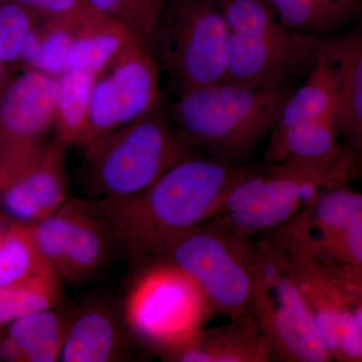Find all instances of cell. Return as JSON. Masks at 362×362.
I'll use <instances>...</instances> for the list:
<instances>
[{
  "mask_svg": "<svg viewBox=\"0 0 362 362\" xmlns=\"http://www.w3.org/2000/svg\"><path fill=\"white\" fill-rule=\"evenodd\" d=\"M246 168L192 153L138 194L90 201L110 226L120 254L152 258L171 240L211 220Z\"/></svg>",
  "mask_w": 362,
  "mask_h": 362,
  "instance_id": "obj_1",
  "label": "cell"
},
{
  "mask_svg": "<svg viewBox=\"0 0 362 362\" xmlns=\"http://www.w3.org/2000/svg\"><path fill=\"white\" fill-rule=\"evenodd\" d=\"M362 175V154L349 148L327 160L286 159L246 168L209 220L240 240L284 225L321 192L347 187Z\"/></svg>",
  "mask_w": 362,
  "mask_h": 362,
  "instance_id": "obj_2",
  "label": "cell"
},
{
  "mask_svg": "<svg viewBox=\"0 0 362 362\" xmlns=\"http://www.w3.org/2000/svg\"><path fill=\"white\" fill-rule=\"evenodd\" d=\"M290 95L284 84L251 87L216 83L178 95L168 117L194 148L240 163L272 132Z\"/></svg>",
  "mask_w": 362,
  "mask_h": 362,
  "instance_id": "obj_3",
  "label": "cell"
},
{
  "mask_svg": "<svg viewBox=\"0 0 362 362\" xmlns=\"http://www.w3.org/2000/svg\"><path fill=\"white\" fill-rule=\"evenodd\" d=\"M159 107L82 147L92 199L138 194L194 153Z\"/></svg>",
  "mask_w": 362,
  "mask_h": 362,
  "instance_id": "obj_4",
  "label": "cell"
},
{
  "mask_svg": "<svg viewBox=\"0 0 362 362\" xmlns=\"http://www.w3.org/2000/svg\"><path fill=\"white\" fill-rule=\"evenodd\" d=\"M254 279L252 316L274 361H332L293 275L287 255L271 238L249 244Z\"/></svg>",
  "mask_w": 362,
  "mask_h": 362,
  "instance_id": "obj_5",
  "label": "cell"
},
{
  "mask_svg": "<svg viewBox=\"0 0 362 362\" xmlns=\"http://www.w3.org/2000/svg\"><path fill=\"white\" fill-rule=\"evenodd\" d=\"M153 262L131 286L123 316L133 337L162 356L194 339L213 312L192 279L171 264Z\"/></svg>",
  "mask_w": 362,
  "mask_h": 362,
  "instance_id": "obj_6",
  "label": "cell"
},
{
  "mask_svg": "<svg viewBox=\"0 0 362 362\" xmlns=\"http://www.w3.org/2000/svg\"><path fill=\"white\" fill-rule=\"evenodd\" d=\"M250 242L233 238L209 221L171 240L152 258L192 279L213 313L242 318L252 315L254 304Z\"/></svg>",
  "mask_w": 362,
  "mask_h": 362,
  "instance_id": "obj_7",
  "label": "cell"
},
{
  "mask_svg": "<svg viewBox=\"0 0 362 362\" xmlns=\"http://www.w3.org/2000/svg\"><path fill=\"white\" fill-rule=\"evenodd\" d=\"M156 49L178 95L223 82L230 28L218 0H173L164 9Z\"/></svg>",
  "mask_w": 362,
  "mask_h": 362,
  "instance_id": "obj_8",
  "label": "cell"
},
{
  "mask_svg": "<svg viewBox=\"0 0 362 362\" xmlns=\"http://www.w3.org/2000/svg\"><path fill=\"white\" fill-rule=\"evenodd\" d=\"M230 28L223 82L275 87L284 84L302 54H312L303 33L283 25L265 0H218Z\"/></svg>",
  "mask_w": 362,
  "mask_h": 362,
  "instance_id": "obj_9",
  "label": "cell"
},
{
  "mask_svg": "<svg viewBox=\"0 0 362 362\" xmlns=\"http://www.w3.org/2000/svg\"><path fill=\"white\" fill-rule=\"evenodd\" d=\"M40 257L62 282H87L119 252L108 223L90 199L69 201L56 214L28 223Z\"/></svg>",
  "mask_w": 362,
  "mask_h": 362,
  "instance_id": "obj_10",
  "label": "cell"
},
{
  "mask_svg": "<svg viewBox=\"0 0 362 362\" xmlns=\"http://www.w3.org/2000/svg\"><path fill=\"white\" fill-rule=\"evenodd\" d=\"M160 65L140 40L130 42L98 76L93 89L89 123L78 146L118 130L160 106Z\"/></svg>",
  "mask_w": 362,
  "mask_h": 362,
  "instance_id": "obj_11",
  "label": "cell"
},
{
  "mask_svg": "<svg viewBox=\"0 0 362 362\" xmlns=\"http://www.w3.org/2000/svg\"><path fill=\"white\" fill-rule=\"evenodd\" d=\"M271 239L284 250L295 280L332 361L362 362V339L349 297L339 281L285 225Z\"/></svg>",
  "mask_w": 362,
  "mask_h": 362,
  "instance_id": "obj_12",
  "label": "cell"
},
{
  "mask_svg": "<svg viewBox=\"0 0 362 362\" xmlns=\"http://www.w3.org/2000/svg\"><path fill=\"white\" fill-rule=\"evenodd\" d=\"M68 146L42 142L0 156V204L7 216L33 223L49 218L69 202Z\"/></svg>",
  "mask_w": 362,
  "mask_h": 362,
  "instance_id": "obj_13",
  "label": "cell"
},
{
  "mask_svg": "<svg viewBox=\"0 0 362 362\" xmlns=\"http://www.w3.org/2000/svg\"><path fill=\"white\" fill-rule=\"evenodd\" d=\"M326 266L362 275V194L347 187L324 190L285 223Z\"/></svg>",
  "mask_w": 362,
  "mask_h": 362,
  "instance_id": "obj_14",
  "label": "cell"
},
{
  "mask_svg": "<svg viewBox=\"0 0 362 362\" xmlns=\"http://www.w3.org/2000/svg\"><path fill=\"white\" fill-rule=\"evenodd\" d=\"M303 37L312 56L322 58L334 71L338 131L347 146L362 154V16L340 35Z\"/></svg>",
  "mask_w": 362,
  "mask_h": 362,
  "instance_id": "obj_15",
  "label": "cell"
},
{
  "mask_svg": "<svg viewBox=\"0 0 362 362\" xmlns=\"http://www.w3.org/2000/svg\"><path fill=\"white\" fill-rule=\"evenodd\" d=\"M58 78L30 71L14 80L0 100L4 149L26 148L44 142L54 127Z\"/></svg>",
  "mask_w": 362,
  "mask_h": 362,
  "instance_id": "obj_16",
  "label": "cell"
},
{
  "mask_svg": "<svg viewBox=\"0 0 362 362\" xmlns=\"http://www.w3.org/2000/svg\"><path fill=\"white\" fill-rule=\"evenodd\" d=\"M131 337L123 314L103 302L89 304L74 312L59 361H124L131 356Z\"/></svg>",
  "mask_w": 362,
  "mask_h": 362,
  "instance_id": "obj_17",
  "label": "cell"
},
{
  "mask_svg": "<svg viewBox=\"0 0 362 362\" xmlns=\"http://www.w3.org/2000/svg\"><path fill=\"white\" fill-rule=\"evenodd\" d=\"M178 362H268L274 361L270 344L252 315L230 319L214 329L204 328L187 344L163 354Z\"/></svg>",
  "mask_w": 362,
  "mask_h": 362,
  "instance_id": "obj_18",
  "label": "cell"
},
{
  "mask_svg": "<svg viewBox=\"0 0 362 362\" xmlns=\"http://www.w3.org/2000/svg\"><path fill=\"white\" fill-rule=\"evenodd\" d=\"M134 40L125 26L86 4L76 11L69 70L98 77Z\"/></svg>",
  "mask_w": 362,
  "mask_h": 362,
  "instance_id": "obj_19",
  "label": "cell"
},
{
  "mask_svg": "<svg viewBox=\"0 0 362 362\" xmlns=\"http://www.w3.org/2000/svg\"><path fill=\"white\" fill-rule=\"evenodd\" d=\"M75 310L63 304L11 323L1 356L8 361H58Z\"/></svg>",
  "mask_w": 362,
  "mask_h": 362,
  "instance_id": "obj_20",
  "label": "cell"
},
{
  "mask_svg": "<svg viewBox=\"0 0 362 362\" xmlns=\"http://www.w3.org/2000/svg\"><path fill=\"white\" fill-rule=\"evenodd\" d=\"M314 66L305 84L290 95L283 106L271 134L321 119H335L338 109V90L334 71L320 57L313 56Z\"/></svg>",
  "mask_w": 362,
  "mask_h": 362,
  "instance_id": "obj_21",
  "label": "cell"
},
{
  "mask_svg": "<svg viewBox=\"0 0 362 362\" xmlns=\"http://www.w3.org/2000/svg\"><path fill=\"white\" fill-rule=\"evenodd\" d=\"M279 20L294 32L325 35L362 16V0H265Z\"/></svg>",
  "mask_w": 362,
  "mask_h": 362,
  "instance_id": "obj_22",
  "label": "cell"
},
{
  "mask_svg": "<svg viewBox=\"0 0 362 362\" xmlns=\"http://www.w3.org/2000/svg\"><path fill=\"white\" fill-rule=\"evenodd\" d=\"M335 119H321L297 124L276 134H271L266 152L267 164L286 159L327 160L341 156L349 146L338 141Z\"/></svg>",
  "mask_w": 362,
  "mask_h": 362,
  "instance_id": "obj_23",
  "label": "cell"
},
{
  "mask_svg": "<svg viewBox=\"0 0 362 362\" xmlns=\"http://www.w3.org/2000/svg\"><path fill=\"white\" fill-rule=\"evenodd\" d=\"M97 76L68 70L58 78L54 104V139L66 146L78 144L89 123L90 101Z\"/></svg>",
  "mask_w": 362,
  "mask_h": 362,
  "instance_id": "obj_24",
  "label": "cell"
},
{
  "mask_svg": "<svg viewBox=\"0 0 362 362\" xmlns=\"http://www.w3.org/2000/svg\"><path fill=\"white\" fill-rule=\"evenodd\" d=\"M63 282L49 269L0 288V326L63 304Z\"/></svg>",
  "mask_w": 362,
  "mask_h": 362,
  "instance_id": "obj_25",
  "label": "cell"
},
{
  "mask_svg": "<svg viewBox=\"0 0 362 362\" xmlns=\"http://www.w3.org/2000/svg\"><path fill=\"white\" fill-rule=\"evenodd\" d=\"M45 269L28 223L0 218V288Z\"/></svg>",
  "mask_w": 362,
  "mask_h": 362,
  "instance_id": "obj_26",
  "label": "cell"
},
{
  "mask_svg": "<svg viewBox=\"0 0 362 362\" xmlns=\"http://www.w3.org/2000/svg\"><path fill=\"white\" fill-rule=\"evenodd\" d=\"M109 18L125 26L133 35L153 49L165 0H86Z\"/></svg>",
  "mask_w": 362,
  "mask_h": 362,
  "instance_id": "obj_27",
  "label": "cell"
},
{
  "mask_svg": "<svg viewBox=\"0 0 362 362\" xmlns=\"http://www.w3.org/2000/svg\"><path fill=\"white\" fill-rule=\"evenodd\" d=\"M76 11L45 16V23L39 28L40 45L35 71L59 78L69 70Z\"/></svg>",
  "mask_w": 362,
  "mask_h": 362,
  "instance_id": "obj_28",
  "label": "cell"
},
{
  "mask_svg": "<svg viewBox=\"0 0 362 362\" xmlns=\"http://www.w3.org/2000/svg\"><path fill=\"white\" fill-rule=\"evenodd\" d=\"M37 13L16 0H0V61L11 63L21 58L26 35ZM40 14V13H39Z\"/></svg>",
  "mask_w": 362,
  "mask_h": 362,
  "instance_id": "obj_29",
  "label": "cell"
},
{
  "mask_svg": "<svg viewBox=\"0 0 362 362\" xmlns=\"http://www.w3.org/2000/svg\"><path fill=\"white\" fill-rule=\"evenodd\" d=\"M326 267L332 272L333 275L339 281L343 289L346 293L347 297H349L362 339V275L356 273V272L344 270V269L330 266Z\"/></svg>",
  "mask_w": 362,
  "mask_h": 362,
  "instance_id": "obj_30",
  "label": "cell"
},
{
  "mask_svg": "<svg viewBox=\"0 0 362 362\" xmlns=\"http://www.w3.org/2000/svg\"><path fill=\"white\" fill-rule=\"evenodd\" d=\"M16 1L45 16L69 13L87 4L86 0H16Z\"/></svg>",
  "mask_w": 362,
  "mask_h": 362,
  "instance_id": "obj_31",
  "label": "cell"
},
{
  "mask_svg": "<svg viewBox=\"0 0 362 362\" xmlns=\"http://www.w3.org/2000/svg\"><path fill=\"white\" fill-rule=\"evenodd\" d=\"M4 64V63H2V62L0 61V80H1L2 75H4V66H2Z\"/></svg>",
  "mask_w": 362,
  "mask_h": 362,
  "instance_id": "obj_32",
  "label": "cell"
},
{
  "mask_svg": "<svg viewBox=\"0 0 362 362\" xmlns=\"http://www.w3.org/2000/svg\"><path fill=\"white\" fill-rule=\"evenodd\" d=\"M0 358H1V343H0Z\"/></svg>",
  "mask_w": 362,
  "mask_h": 362,
  "instance_id": "obj_33",
  "label": "cell"
}]
</instances>
